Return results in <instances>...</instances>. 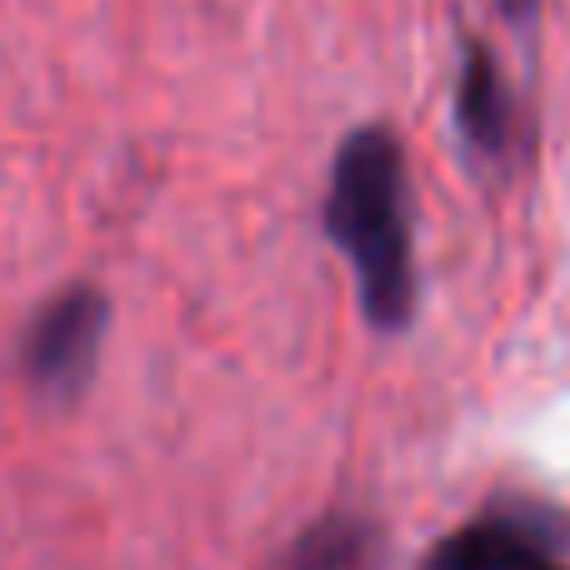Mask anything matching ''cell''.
Listing matches in <instances>:
<instances>
[{
	"mask_svg": "<svg viewBox=\"0 0 570 570\" xmlns=\"http://www.w3.org/2000/svg\"><path fill=\"white\" fill-rule=\"evenodd\" d=\"M325 240L351 261L355 301L371 331L401 335L415 321V206L411 160L391 126H355L335 146L321 200Z\"/></svg>",
	"mask_w": 570,
	"mask_h": 570,
	"instance_id": "1",
	"label": "cell"
},
{
	"mask_svg": "<svg viewBox=\"0 0 570 570\" xmlns=\"http://www.w3.org/2000/svg\"><path fill=\"white\" fill-rule=\"evenodd\" d=\"M110 331V301L100 285L70 281L36 305L20 335V371L46 401H76L90 385Z\"/></svg>",
	"mask_w": 570,
	"mask_h": 570,
	"instance_id": "2",
	"label": "cell"
},
{
	"mask_svg": "<svg viewBox=\"0 0 570 570\" xmlns=\"http://www.w3.org/2000/svg\"><path fill=\"white\" fill-rule=\"evenodd\" d=\"M451 120L465 150L481 160H505L515 146V90L505 80L495 50L481 36H461V66H455Z\"/></svg>",
	"mask_w": 570,
	"mask_h": 570,
	"instance_id": "3",
	"label": "cell"
},
{
	"mask_svg": "<svg viewBox=\"0 0 570 570\" xmlns=\"http://www.w3.org/2000/svg\"><path fill=\"white\" fill-rule=\"evenodd\" d=\"M425 570H570L531 515H481L431 551Z\"/></svg>",
	"mask_w": 570,
	"mask_h": 570,
	"instance_id": "4",
	"label": "cell"
},
{
	"mask_svg": "<svg viewBox=\"0 0 570 570\" xmlns=\"http://www.w3.org/2000/svg\"><path fill=\"white\" fill-rule=\"evenodd\" d=\"M381 531L355 511H331L311 521L285 551V570H381Z\"/></svg>",
	"mask_w": 570,
	"mask_h": 570,
	"instance_id": "5",
	"label": "cell"
},
{
	"mask_svg": "<svg viewBox=\"0 0 570 570\" xmlns=\"http://www.w3.org/2000/svg\"><path fill=\"white\" fill-rule=\"evenodd\" d=\"M501 6H505V16H511V20H525L535 10V0H501Z\"/></svg>",
	"mask_w": 570,
	"mask_h": 570,
	"instance_id": "6",
	"label": "cell"
}]
</instances>
